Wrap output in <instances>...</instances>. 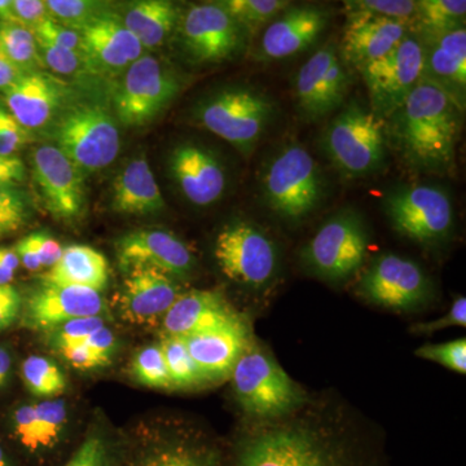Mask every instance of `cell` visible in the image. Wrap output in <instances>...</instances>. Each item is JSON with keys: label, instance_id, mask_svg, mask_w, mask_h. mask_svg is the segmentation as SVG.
<instances>
[{"label": "cell", "instance_id": "cell-1", "mask_svg": "<svg viewBox=\"0 0 466 466\" xmlns=\"http://www.w3.org/2000/svg\"><path fill=\"white\" fill-rule=\"evenodd\" d=\"M389 119L392 140L408 164L428 173L452 167L461 133V106L453 94L421 78Z\"/></svg>", "mask_w": 466, "mask_h": 466}, {"label": "cell", "instance_id": "cell-2", "mask_svg": "<svg viewBox=\"0 0 466 466\" xmlns=\"http://www.w3.org/2000/svg\"><path fill=\"white\" fill-rule=\"evenodd\" d=\"M233 466H377L370 453L317 426H269L240 441Z\"/></svg>", "mask_w": 466, "mask_h": 466}, {"label": "cell", "instance_id": "cell-3", "mask_svg": "<svg viewBox=\"0 0 466 466\" xmlns=\"http://www.w3.org/2000/svg\"><path fill=\"white\" fill-rule=\"evenodd\" d=\"M47 131L54 146L85 175L108 167L121 149L115 116L91 101H73Z\"/></svg>", "mask_w": 466, "mask_h": 466}, {"label": "cell", "instance_id": "cell-4", "mask_svg": "<svg viewBox=\"0 0 466 466\" xmlns=\"http://www.w3.org/2000/svg\"><path fill=\"white\" fill-rule=\"evenodd\" d=\"M274 115L271 100L248 87H228L214 92L198 103L195 118L211 134L222 137L241 155L249 156Z\"/></svg>", "mask_w": 466, "mask_h": 466}, {"label": "cell", "instance_id": "cell-5", "mask_svg": "<svg viewBox=\"0 0 466 466\" xmlns=\"http://www.w3.org/2000/svg\"><path fill=\"white\" fill-rule=\"evenodd\" d=\"M183 79L164 58L144 54L119 79L115 113L119 124L142 127L155 121L177 99Z\"/></svg>", "mask_w": 466, "mask_h": 466}, {"label": "cell", "instance_id": "cell-6", "mask_svg": "<svg viewBox=\"0 0 466 466\" xmlns=\"http://www.w3.org/2000/svg\"><path fill=\"white\" fill-rule=\"evenodd\" d=\"M233 390L250 415L279 417L302 406L305 392L265 350L251 342L232 373Z\"/></svg>", "mask_w": 466, "mask_h": 466}, {"label": "cell", "instance_id": "cell-7", "mask_svg": "<svg viewBox=\"0 0 466 466\" xmlns=\"http://www.w3.org/2000/svg\"><path fill=\"white\" fill-rule=\"evenodd\" d=\"M325 152L346 177H367L385 162L386 126L372 109L352 103L328 126Z\"/></svg>", "mask_w": 466, "mask_h": 466}, {"label": "cell", "instance_id": "cell-8", "mask_svg": "<svg viewBox=\"0 0 466 466\" xmlns=\"http://www.w3.org/2000/svg\"><path fill=\"white\" fill-rule=\"evenodd\" d=\"M262 189L267 205L278 216L300 220L320 204L323 179L309 150L299 144H290L267 165Z\"/></svg>", "mask_w": 466, "mask_h": 466}, {"label": "cell", "instance_id": "cell-9", "mask_svg": "<svg viewBox=\"0 0 466 466\" xmlns=\"http://www.w3.org/2000/svg\"><path fill=\"white\" fill-rule=\"evenodd\" d=\"M368 232L354 211L345 210L328 219L303 251L306 266L327 280H346L366 259Z\"/></svg>", "mask_w": 466, "mask_h": 466}, {"label": "cell", "instance_id": "cell-10", "mask_svg": "<svg viewBox=\"0 0 466 466\" xmlns=\"http://www.w3.org/2000/svg\"><path fill=\"white\" fill-rule=\"evenodd\" d=\"M383 208L391 226L419 244L441 242L452 228V202L440 187H400L386 196Z\"/></svg>", "mask_w": 466, "mask_h": 466}, {"label": "cell", "instance_id": "cell-11", "mask_svg": "<svg viewBox=\"0 0 466 466\" xmlns=\"http://www.w3.org/2000/svg\"><path fill=\"white\" fill-rule=\"evenodd\" d=\"M367 86L372 112L390 118L403 106L424 73V47L419 39L406 35L385 56L358 66Z\"/></svg>", "mask_w": 466, "mask_h": 466}, {"label": "cell", "instance_id": "cell-12", "mask_svg": "<svg viewBox=\"0 0 466 466\" xmlns=\"http://www.w3.org/2000/svg\"><path fill=\"white\" fill-rule=\"evenodd\" d=\"M214 256L227 278L249 287L268 283L278 267V251L271 238L258 227L242 220L220 229Z\"/></svg>", "mask_w": 466, "mask_h": 466}, {"label": "cell", "instance_id": "cell-13", "mask_svg": "<svg viewBox=\"0 0 466 466\" xmlns=\"http://www.w3.org/2000/svg\"><path fill=\"white\" fill-rule=\"evenodd\" d=\"M177 30L183 51L196 64L223 63L244 45V29L219 3L191 5L180 15Z\"/></svg>", "mask_w": 466, "mask_h": 466}, {"label": "cell", "instance_id": "cell-14", "mask_svg": "<svg viewBox=\"0 0 466 466\" xmlns=\"http://www.w3.org/2000/svg\"><path fill=\"white\" fill-rule=\"evenodd\" d=\"M2 96L3 106L32 134L47 131L75 101L72 86L47 70L25 73Z\"/></svg>", "mask_w": 466, "mask_h": 466}, {"label": "cell", "instance_id": "cell-15", "mask_svg": "<svg viewBox=\"0 0 466 466\" xmlns=\"http://www.w3.org/2000/svg\"><path fill=\"white\" fill-rule=\"evenodd\" d=\"M34 182L52 217L76 220L86 205L85 173L54 144H42L32 153Z\"/></svg>", "mask_w": 466, "mask_h": 466}, {"label": "cell", "instance_id": "cell-16", "mask_svg": "<svg viewBox=\"0 0 466 466\" xmlns=\"http://www.w3.org/2000/svg\"><path fill=\"white\" fill-rule=\"evenodd\" d=\"M359 290L377 306L407 311L428 299L431 284L421 267L413 260L383 254L361 278Z\"/></svg>", "mask_w": 466, "mask_h": 466}, {"label": "cell", "instance_id": "cell-17", "mask_svg": "<svg viewBox=\"0 0 466 466\" xmlns=\"http://www.w3.org/2000/svg\"><path fill=\"white\" fill-rule=\"evenodd\" d=\"M79 34L82 51L94 76L118 78L146 54L140 42L122 23L115 5L94 18Z\"/></svg>", "mask_w": 466, "mask_h": 466}, {"label": "cell", "instance_id": "cell-18", "mask_svg": "<svg viewBox=\"0 0 466 466\" xmlns=\"http://www.w3.org/2000/svg\"><path fill=\"white\" fill-rule=\"evenodd\" d=\"M349 76L333 45L325 46L300 67L296 97L303 115L319 119L342 106Z\"/></svg>", "mask_w": 466, "mask_h": 466}, {"label": "cell", "instance_id": "cell-19", "mask_svg": "<svg viewBox=\"0 0 466 466\" xmlns=\"http://www.w3.org/2000/svg\"><path fill=\"white\" fill-rule=\"evenodd\" d=\"M106 311V302L99 291L41 284L26 300L24 324L30 329L51 330L75 319L101 318Z\"/></svg>", "mask_w": 466, "mask_h": 466}, {"label": "cell", "instance_id": "cell-20", "mask_svg": "<svg viewBox=\"0 0 466 466\" xmlns=\"http://www.w3.org/2000/svg\"><path fill=\"white\" fill-rule=\"evenodd\" d=\"M119 267L126 272L133 267L157 268L171 278L191 274L195 257L173 232L164 229H139L127 233L116 244Z\"/></svg>", "mask_w": 466, "mask_h": 466}, {"label": "cell", "instance_id": "cell-21", "mask_svg": "<svg viewBox=\"0 0 466 466\" xmlns=\"http://www.w3.org/2000/svg\"><path fill=\"white\" fill-rule=\"evenodd\" d=\"M168 171L184 198L196 207H210L225 195V167L205 147L192 143L175 147L168 157Z\"/></svg>", "mask_w": 466, "mask_h": 466}, {"label": "cell", "instance_id": "cell-22", "mask_svg": "<svg viewBox=\"0 0 466 466\" xmlns=\"http://www.w3.org/2000/svg\"><path fill=\"white\" fill-rule=\"evenodd\" d=\"M125 275L121 311L125 319L135 324L162 320L180 296L177 280L153 267H133Z\"/></svg>", "mask_w": 466, "mask_h": 466}, {"label": "cell", "instance_id": "cell-23", "mask_svg": "<svg viewBox=\"0 0 466 466\" xmlns=\"http://www.w3.org/2000/svg\"><path fill=\"white\" fill-rule=\"evenodd\" d=\"M184 339L204 381L231 376L238 359L251 343L249 328L241 317Z\"/></svg>", "mask_w": 466, "mask_h": 466}, {"label": "cell", "instance_id": "cell-24", "mask_svg": "<svg viewBox=\"0 0 466 466\" xmlns=\"http://www.w3.org/2000/svg\"><path fill=\"white\" fill-rule=\"evenodd\" d=\"M67 422V407L63 400H47L24 404L15 410L14 438L24 455L42 461L60 446Z\"/></svg>", "mask_w": 466, "mask_h": 466}, {"label": "cell", "instance_id": "cell-25", "mask_svg": "<svg viewBox=\"0 0 466 466\" xmlns=\"http://www.w3.org/2000/svg\"><path fill=\"white\" fill-rule=\"evenodd\" d=\"M329 14L317 5H300L287 9L275 18L260 39V57L280 60L299 54L309 47L325 27Z\"/></svg>", "mask_w": 466, "mask_h": 466}, {"label": "cell", "instance_id": "cell-26", "mask_svg": "<svg viewBox=\"0 0 466 466\" xmlns=\"http://www.w3.org/2000/svg\"><path fill=\"white\" fill-rule=\"evenodd\" d=\"M240 317L217 290H191L180 293L162 319L165 337L187 339L229 323Z\"/></svg>", "mask_w": 466, "mask_h": 466}, {"label": "cell", "instance_id": "cell-27", "mask_svg": "<svg viewBox=\"0 0 466 466\" xmlns=\"http://www.w3.org/2000/svg\"><path fill=\"white\" fill-rule=\"evenodd\" d=\"M407 25L390 18L348 15L342 41L346 60L360 66L385 56L406 38Z\"/></svg>", "mask_w": 466, "mask_h": 466}, {"label": "cell", "instance_id": "cell-28", "mask_svg": "<svg viewBox=\"0 0 466 466\" xmlns=\"http://www.w3.org/2000/svg\"><path fill=\"white\" fill-rule=\"evenodd\" d=\"M112 208L126 216H149L164 210V196L144 156L131 159L113 180Z\"/></svg>", "mask_w": 466, "mask_h": 466}, {"label": "cell", "instance_id": "cell-29", "mask_svg": "<svg viewBox=\"0 0 466 466\" xmlns=\"http://www.w3.org/2000/svg\"><path fill=\"white\" fill-rule=\"evenodd\" d=\"M116 14L144 50H155L173 35L182 12L167 0H137L126 3Z\"/></svg>", "mask_w": 466, "mask_h": 466}, {"label": "cell", "instance_id": "cell-30", "mask_svg": "<svg viewBox=\"0 0 466 466\" xmlns=\"http://www.w3.org/2000/svg\"><path fill=\"white\" fill-rule=\"evenodd\" d=\"M424 47L422 78L431 79L450 91L465 90L466 86V30L465 27L431 35Z\"/></svg>", "mask_w": 466, "mask_h": 466}, {"label": "cell", "instance_id": "cell-31", "mask_svg": "<svg viewBox=\"0 0 466 466\" xmlns=\"http://www.w3.org/2000/svg\"><path fill=\"white\" fill-rule=\"evenodd\" d=\"M109 281V265L100 251L87 245H70L60 259L42 276V284L82 287L100 291Z\"/></svg>", "mask_w": 466, "mask_h": 466}, {"label": "cell", "instance_id": "cell-32", "mask_svg": "<svg viewBox=\"0 0 466 466\" xmlns=\"http://www.w3.org/2000/svg\"><path fill=\"white\" fill-rule=\"evenodd\" d=\"M216 451L186 440L164 441L122 456L121 466H218Z\"/></svg>", "mask_w": 466, "mask_h": 466}, {"label": "cell", "instance_id": "cell-33", "mask_svg": "<svg viewBox=\"0 0 466 466\" xmlns=\"http://www.w3.org/2000/svg\"><path fill=\"white\" fill-rule=\"evenodd\" d=\"M0 47L23 75L46 70L33 30L16 23L0 24Z\"/></svg>", "mask_w": 466, "mask_h": 466}, {"label": "cell", "instance_id": "cell-34", "mask_svg": "<svg viewBox=\"0 0 466 466\" xmlns=\"http://www.w3.org/2000/svg\"><path fill=\"white\" fill-rule=\"evenodd\" d=\"M21 376L27 390L46 400H55L66 388L63 370L51 359L42 355H30L21 367Z\"/></svg>", "mask_w": 466, "mask_h": 466}, {"label": "cell", "instance_id": "cell-35", "mask_svg": "<svg viewBox=\"0 0 466 466\" xmlns=\"http://www.w3.org/2000/svg\"><path fill=\"white\" fill-rule=\"evenodd\" d=\"M465 14L464 0H421L417 2L415 17L431 36L464 26Z\"/></svg>", "mask_w": 466, "mask_h": 466}, {"label": "cell", "instance_id": "cell-36", "mask_svg": "<svg viewBox=\"0 0 466 466\" xmlns=\"http://www.w3.org/2000/svg\"><path fill=\"white\" fill-rule=\"evenodd\" d=\"M159 345L164 352L173 389H189L204 381L200 370L189 354L186 339L179 337H165Z\"/></svg>", "mask_w": 466, "mask_h": 466}, {"label": "cell", "instance_id": "cell-37", "mask_svg": "<svg viewBox=\"0 0 466 466\" xmlns=\"http://www.w3.org/2000/svg\"><path fill=\"white\" fill-rule=\"evenodd\" d=\"M218 3L242 29L250 32L268 23L289 5V2L284 0H225Z\"/></svg>", "mask_w": 466, "mask_h": 466}, {"label": "cell", "instance_id": "cell-38", "mask_svg": "<svg viewBox=\"0 0 466 466\" xmlns=\"http://www.w3.org/2000/svg\"><path fill=\"white\" fill-rule=\"evenodd\" d=\"M121 451L99 431H91L63 466H121Z\"/></svg>", "mask_w": 466, "mask_h": 466}, {"label": "cell", "instance_id": "cell-39", "mask_svg": "<svg viewBox=\"0 0 466 466\" xmlns=\"http://www.w3.org/2000/svg\"><path fill=\"white\" fill-rule=\"evenodd\" d=\"M47 7L52 20L79 32L94 18L109 11L113 5L95 0H48Z\"/></svg>", "mask_w": 466, "mask_h": 466}, {"label": "cell", "instance_id": "cell-40", "mask_svg": "<svg viewBox=\"0 0 466 466\" xmlns=\"http://www.w3.org/2000/svg\"><path fill=\"white\" fill-rule=\"evenodd\" d=\"M133 375L147 388L173 389L161 345L147 346L135 355Z\"/></svg>", "mask_w": 466, "mask_h": 466}, {"label": "cell", "instance_id": "cell-41", "mask_svg": "<svg viewBox=\"0 0 466 466\" xmlns=\"http://www.w3.org/2000/svg\"><path fill=\"white\" fill-rule=\"evenodd\" d=\"M38 47L46 70H50L51 75L58 78H81L85 76H94L82 52L66 50L45 42H38Z\"/></svg>", "mask_w": 466, "mask_h": 466}, {"label": "cell", "instance_id": "cell-42", "mask_svg": "<svg viewBox=\"0 0 466 466\" xmlns=\"http://www.w3.org/2000/svg\"><path fill=\"white\" fill-rule=\"evenodd\" d=\"M348 15L390 18L410 24L416 16L417 2L412 0H351L345 2Z\"/></svg>", "mask_w": 466, "mask_h": 466}, {"label": "cell", "instance_id": "cell-43", "mask_svg": "<svg viewBox=\"0 0 466 466\" xmlns=\"http://www.w3.org/2000/svg\"><path fill=\"white\" fill-rule=\"evenodd\" d=\"M29 216V202L20 189L0 188V238L20 231Z\"/></svg>", "mask_w": 466, "mask_h": 466}, {"label": "cell", "instance_id": "cell-44", "mask_svg": "<svg viewBox=\"0 0 466 466\" xmlns=\"http://www.w3.org/2000/svg\"><path fill=\"white\" fill-rule=\"evenodd\" d=\"M417 357L425 360L434 361L446 367L447 370L466 373V339H458L455 341L444 343H428L416 350Z\"/></svg>", "mask_w": 466, "mask_h": 466}, {"label": "cell", "instance_id": "cell-45", "mask_svg": "<svg viewBox=\"0 0 466 466\" xmlns=\"http://www.w3.org/2000/svg\"><path fill=\"white\" fill-rule=\"evenodd\" d=\"M104 327L103 318L75 319L51 329V343L55 349L85 343L92 333Z\"/></svg>", "mask_w": 466, "mask_h": 466}, {"label": "cell", "instance_id": "cell-46", "mask_svg": "<svg viewBox=\"0 0 466 466\" xmlns=\"http://www.w3.org/2000/svg\"><path fill=\"white\" fill-rule=\"evenodd\" d=\"M32 140L33 134L0 104V156H16Z\"/></svg>", "mask_w": 466, "mask_h": 466}, {"label": "cell", "instance_id": "cell-47", "mask_svg": "<svg viewBox=\"0 0 466 466\" xmlns=\"http://www.w3.org/2000/svg\"><path fill=\"white\" fill-rule=\"evenodd\" d=\"M34 34H35V38L38 42H45L47 45L84 54V51H82L81 34L76 32V30L60 25L52 18L45 21Z\"/></svg>", "mask_w": 466, "mask_h": 466}, {"label": "cell", "instance_id": "cell-48", "mask_svg": "<svg viewBox=\"0 0 466 466\" xmlns=\"http://www.w3.org/2000/svg\"><path fill=\"white\" fill-rule=\"evenodd\" d=\"M14 11L17 24L33 32L51 18L47 2L43 0H14Z\"/></svg>", "mask_w": 466, "mask_h": 466}, {"label": "cell", "instance_id": "cell-49", "mask_svg": "<svg viewBox=\"0 0 466 466\" xmlns=\"http://www.w3.org/2000/svg\"><path fill=\"white\" fill-rule=\"evenodd\" d=\"M24 241L35 251L36 256L41 259L42 266L47 268L56 265L63 254L64 249L60 242L45 231L30 233L24 238Z\"/></svg>", "mask_w": 466, "mask_h": 466}, {"label": "cell", "instance_id": "cell-50", "mask_svg": "<svg viewBox=\"0 0 466 466\" xmlns=\"http://www.w3.org/2000/svg\"><path fill=\"white\" fill-rule=\"evenodd\" d=\"M58 351L67 363L76 368V370H95V368L106 366L110 361V359L101 357L94 350L88 348L86 343L66 346V348L58 349Z\"/></svg>", "mask_w": 466, "mask_h": 466}, {"label": "cell", "instance_id": "cell-51", "mask_svg": "<svg viewBox=\"0 0 466 466\" xmlns=\"http://www.w3.org/2000/svg\"><path fill=\"white\" fill-rule=\"evenodd\" d=\"M452 327H466V299L459 297L451 306L450 311L444 317L431 321V323L417 324L413 330L419 333L431 334Z\"/></svg>", "mask_w": 466, "mask_h": 466}, {"label": "cell", "instance_id": "cell-52", "mask_svg": "<svg viewBox=\"0 0 466 466\" xmlns=\"http://www.w3.org/2000/svg\"><path fill=\"white\" fill-rule=\"evenodd\" d=\"M23 306L20 291L14 285H0V332L17 320Z\"/></svg>", "mask_w": 466, "mask_h": 466}, {"label": "cell", "instance_id": "cell-53", "mask_svg": "<svg viewBox=\"0 0 466 466\" xmlns=\"http://www.w3.org/2000/svg\"><path fill=\"white\" fill-rule=\"evenodd\" d=\"M26 180V167L17 156H0V188H16Z\"/></svg>", "mask_w": 466, "mask_h": 466}, {"label": "cell", "instance_id": "cell-54", "mask_svg": "<svg viewBox=\"0 0 466 466\" xmlns=\"http://www.w3.org/2000/svg\"><path fill=\"white\" fill-rule=\"evenodd\" d=\"M116 341L115 333L104 325L96 332L92 333L85 343L101 357L112 359L116 350Z\"/></svg>", "mask_w": 466, "mask_h": 466}, {"label": "cell", "instance_id": "cell-55", "mask_svg": "<svg viewBox=\"0 0 466 466\" xmlns=\"http://www.w3.org/2000/svg\"><path fill=\"white\" fill-rule=\"evenodd\" d=\"M20 267L16 251L0 247V285H9Z\"/></svg>", "mask_w": 466, "mask_h": 466}, {"label": "cell", "instance_id": "cell-56", "mask_svg": "<svg viewBox=\"0 0 466 466\" xmlns=\"http://www.w3.org/2000/svg\"><path fill=\"white\" fill-rule=\"evenodd\" d=\"M21 76L23 73L9 60L5 52L0 47V92L11 87Z\"/></svg>", "mask_w": 466, "mask_h": 466}, {"label": "cell", "instance_id": "cell-57", "mask_svg": "<svg viewBox=\"0 0 466 466\" xmlns=\"http://www.w3.org/2000/svg\"><path fill=\"white\" fill-rule=\"evenodd\" d=\"M14 250L16 251L18 259H20V265L25 267L27 271L35 272L42 268L41 259L38 258L35 251L24 241V238L17 242Z\"/></svg>", "mask_w": 466, "mask_h": 466}, {"label": "cell", "instance_id": "cell-58", "mask_svg": "<svg viewBox=\"0 0 466 466\" xmlns=\"http://www.w3.org/2000/svg\"><path fill=\"white\" fill-rule=\"evenodd\" d=\"M12 359L9 352L0 346V383L2 386L7 382L9 373H11Z\"/></svg>", "mask_w": 466, "mask_h": 466}, {"label": "cell", "instance_id": "cell-59", "mask_svg": "<svg viewBox=\"0 0 466 466\" xmlns=\"http://www.w3.org/2000/svg\"><path fill=\"white\" fill-rule=\"evenodd\" d=\"M16 23L14 0H0V24Z\"/></svg>", "mask_w": 466, "mask_h": 466}, {"label": "cell", "instance_id": "cell-60", "mask_svg": "<svg viewBox=\"0 0 466 466\" xmlns=\"http://www.w3.org/2000/svg\"><path fill=\"white\" fill-rule=\"evenodd\" d=\"M0 466H17L5 447L0 443Z\"/></svg>", "mask_w": 466, "mask_h": 466}, {"label": "cell", "instance_id": "cell-61", "mask_svg": "<svg viewBox=\"0 0 466 466\" xmlns=\"http://www.w3.org/2000/svg\"><path fill=\"white\" fill-rule=\"evenodd\" d=\"M0 388H2V383H0Z\"/></svg>", "mask_w": 466, "mask_h": 466}]
</instances>
